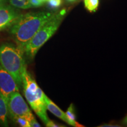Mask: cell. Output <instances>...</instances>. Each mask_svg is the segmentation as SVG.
I'll list each match as a JSON object with an SVG mask.
<instances>
[{"instance_id":"cell-12","label":"cell","mask_w":127,"mask_h":127,"mask_svg":"<svg viewBox=\"0 0 127 127\" xmlns=\"http://www.w3.org/2000/svg\"><path fill=\"white\" fill-rule=\"evenodd\" d=\"M85 8L90 12H95L99 6V0H84Z\"/></svg>"},{"instance_id":"cell-6","label":"cell","mask_w":127,"mask_h":127,"mask_svg":"<svg viewBox=\"0 0 127 127\" xmlns=\"http://www.w3.org/2000/svg\"><path fill=\"white\" fill-rule=\"evenodd\" d=\"M19 88L14 77L0 65V95L8 102L11 95L19 91Z\"/></svg>"},{"instance_id":"cell-4","label":"cell","mask_w":127,"mask_h":127,"mask_svg":"<svg viewBox=\"0 0 127 127\" xmlns=\"http://www.w3.org/2000/svg\"><path fill=\"white\" fill-rule=\"evenodd\" d=\"M22 85L27 101L33 111L45 124L50 120L47 114L45 94L27 69L24 73Z\"/></svg>"},{"instance_id":"cell-10","label":"cell","mask_w":127,"mask_h":127,"mask_svg":"<svg viewBox=\"0 0 127 127\" xmlns=\"http://www.w3.org/2000/svg\"><path fill=\"white\" fill-rule=\"evenodd\" d=\"M65 115L68 121V124L74 127H82V125H80V124H79L78 123L75 121L76 116L72 104L70 105V106L66 110Z\"/></svg>"},{"instance_id":"cell-16","label":"cell","mask_w":127,"mask_h":127,"mask_svg":"<svg viewBox=\"0 0 127 127\" xmlns=\"http://www.w3.org/2000/svg\"><path fill=\"white\" fill-rule=\"evenodd\" d=\"M46 127H65L64 125H59L58 124H57L54 123L52 121L49 120L47 122V123L45 124Z\"/></svg>"},{"instance_id":"cell-11","label":"cell","mask_w":127,"mask_h":127,"mask_svg":"<svg viewBox=\"0 0 127 127\" xmlns=\"http://www.w3.org/2000/svg\"><path fill=\"white\" fill-rule=\"evenodd\" d=\"M11 5L14 7L21 9H28L32 8L29 0H9Z\"/></svg>"},{"instance_id":"cell-17","label":"cell","mask_w":127,"mask_h":127,"mask_svg":"<svg viewBox=\"0 0 127 127\" xmlns=\"http://www.w3.org/2000/svg\"><path fill=\"white\" fill-rule=\"evenodd\" d=\"M30 126L32 127H41V125L39 124L36 121L35 118H33L32 120H31L30 121Z\"/></svg>"},{"instance_id":"cell-3","label":"cell","mask_w":127,"mask_h":127,"mask_svg":"<svg viewBox=\"0 0 127 127\" xmlns=\"http://www.w3.org/2000/svg\"><path fill=\"white\" fill-rule=\"evenodd\" d=\"M66 13V9L54 13L52 17L36 32L25 45L24 52L29 58H34L42 45L55 34Z\"/></svg>"},{"instance_id":"cell-13","label":"cell","mask_w":127,"mask_h":127,"mask_svg":"<svg viewBox=\"0 0 127 127\" xmlns=\"http://www.w3.org/2000/svg\"><path fill=\"white\" fill-rule=\"evenodd\" d=\"M47 2L48 7L50 9H55L61 5L62 0H48Z\"/></svg>"},{"instance_id":"cell-1","label":"cell","mask_w":127,"mask_h":127,"mask_svg":"<svg viewBox=\"0 0 127 127\" xmlns=\"http://www.w3.org/2000/svg\"><path fill=\"white\" fill-rule=\"evenodd\" d=\"M54 14L47 11L21 14L10 28V33L17 46L24 51L27 44Z\"/></svg>"},{"instance_id":"cell-5","label":"cell","mask_w":127,"mask_h":127,"mask_svg":"<svg viewBox=\"0 0 127 127\" xmlns=\"http://www.w3.org/2000/svg\"><path fill=\"white\" fill-rule=\"evenodd\" d=\"M7 105L9 115L13 120L17 118H25L30 122L35 118L19 91L15 92L11 95Z\"/></svg>"},{"instance_id":"cell-20","label":"cell","mask_w":127,"mask_h":127,"mask_svg":"<svg viewBox=\"0 0 127 127\" xmlns=\"http://www.w3.org/2000/svg\"><path fill=\"white\" fill-rule=\"evenodd\" d=\"M40 1H41V2H42L44 4V3L47 2V1H48V0H40Z\"/></svg>"},{"instance_id":"cell-2","label":"cell","mask_w":127,"mask_h":127,"mask_svg":"<svg viewBox=\"0 0 127 127\" xmlns=\"http://www.w3.org/2000/svg\"><path fill=\"white\" fill-rule=\"evenodd\" d=\"M23 53L18 46L9 44L0 45V65L14 77L19 87L23 85V77L27 69Z\"/></svg>"},{"instance_id":"cell-7","label":"cell","mask_w":127,"mask_h":127,"mask_svg":"<svg viewBox=\"0 0 127 127\" xmlns=\"http://www.w3.org/2000/svg\"><path fill=\"white\" fill-rule=\"evenodd\" d=\"M20 15L11 6L0 5V31L11 27Z\"/></svg>"},{"instance_id":"cell-21","label":"cell","mask_w":127,"mask_h":127,"mask_svg":"<svg viewBox=\"0 0 127 127\" xmlns=\"http://www.w3.org/2000/svg\"><path fill=\"white\" fill-rule=\"evenodd\" d=\"M68 1H69V2H74V1H77V0H67Z\"/></svg>"},{"instance_id":"cell-14","label":"cell","mask_w":127,"mask_h":127,"mask_svg":"<svg viewBox=\"0 0 127 127\" xmlns=\"http://www.w3.org/2000/svg\"><path fill=\"white\" fill-rule=\"evenodd\" d=\"M16 123L23 127H31L29 121L25 118H17L14 120Z\"/></svg>"},{"instance_id":"cell-8","label":"cell","mask_w":127,"mask_h":127,"mask_svg":"<svg viewBox=\"0 0 127 127\" xmlns=\"http://www.w3.org/2000/svg\"><path fill=\"white\" fill-rule=\"evenodd\" d=\"M45 100L47 109H48L49 111H50L52 114H54L57 117L60 118L61 120L65 122L66 123H67L68 124V121L66 117L65 113L63 112L54 102H52L51 100L46 95L45 96Z\"/></svg>"},{"instance_id":"cell-15","label":"cell","mask_w":127,"mask_h":127,"mask_svg":"<svg viewBox=\"0 0 127 127\" xmlns=\"http://www.w3.org/2000/svg\"><path fill=\"white\" fill-rule=\"evenodd\" d=\"M29 2L32 7H39L44 4V3L41 2L40 0H29Z\"/></svg>"},{"instance_id":"cell-9","label":"cell","mask_w":127,"mask_h":127,"mask_svg":"<svg viewBox=\"0 0 127 127\" xmlns=\"http://www.w3.org/2000/svg\"><path fill=\"white\" fill-rule=\"evenodd\" d=\"M9 115L7 102L0 95V123L4 127L8 126V117Z\"/></svg>"},{"instance_id":"cell-18","label":"cell","mask_w":127,"mask_h":127,"mask_svg":"<svg viewBox=\"0 0 127 127\" xmlns=\"http://www.w3.org/2000/svg\"><path fill=\"white\" fill-rule=\"evenodd\" d=\"M101 127H120L119 125H101Z\"/></svg>"},{"instance_id":"cell-19","label":"cell","mask_w":127,"mask_h":127,"mask_svg":"<svg viewBox=\"0 0 127 127\" xmlns=\"http://www.w3.org/2000/svg\"><path fill=\"white\" fill-rule=\"evenodd\" d=\"M124 123L125 124L127 125V116L126 117H125L124 120Z\"/></svg>"}]
</instances>
